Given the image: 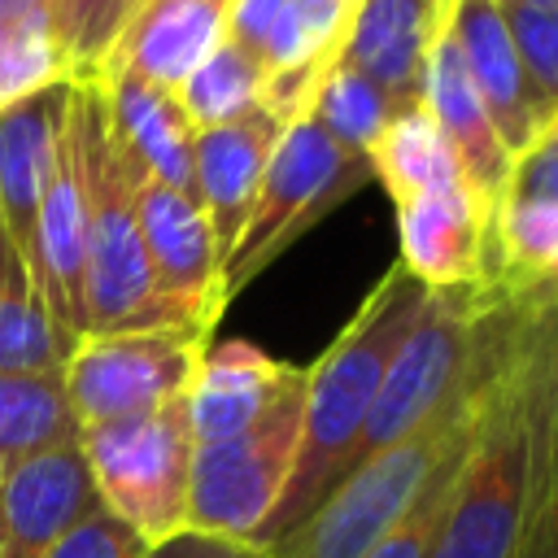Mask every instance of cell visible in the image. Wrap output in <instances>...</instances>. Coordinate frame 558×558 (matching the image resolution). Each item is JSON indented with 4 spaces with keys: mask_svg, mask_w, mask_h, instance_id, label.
Segmentation results:
<instances>
[{
    "mask_svg": "<svg viewBox=\"0 0 558 558\" xmlns=\"http://www.w3.org/2000/svg\"><path fill=\"white\" fill-rule=\"evenodd\" d=\"M78 445L100 506L118 514L140 541L157 545L187 527V488L196 453L187 392L157 410L83 427Z\"/></svg>",
    "mask_w": 558,
    "mask_h": 558,
    "instance_id": "obj_6",
    "label": "cell"
},
{
    "mask_svg": "<svg viewBox=\"0 0 558 558\" xmlns=\"http://www.w3.org/2000/svg\"><path fill=\"white\" fill-rule=\"evenodd\" d=\"M371 174L384 183V192L401 205L405 196L449 179V174H462L440 126L432 122L427 105L414 100V105H401L392 113V122L384 126V135L375 140L371 148Z\"/></svg>",
    "mask_w": 558,
    "mask_h": 558,
    "instance_id": "obj_22",
    "label": "cell"
},
{
    "mask_svg": "<svg viewBox=\"0 0 558 558\" xmlns=\"http://www.w3.org/2000/svg\"><path fill=\"white\" fill-rule=\"evenodd\" d=\"M52 83H74L70 65L52 39L48 22H26V26H0V109L13 100L52 87Z\"/></svg>",
    "mask_w": 558,
    "mask_h": 558,
    "instance_id": "obj_28",
    "label": "cell"
},
{
    "mask_svg": "<svg viewBox=\"0 0 558 558\" xmlns=\"http://www.w3.org/2000/svg\"><path fill=\"white\" fill-rule=\"evenodd\" d=\"M248 545H235V541H222V536H205V532H174L170 541H157L148 545L144 558H240Z\"/></svg>",
    "mask_w": 558,
    "mask_h": 558,
    "instance_id": "obj_30",
    "label": "cell"
},
{
    "mask_svg": "<svg viewBox=\"0 0 558 558\" xmlns=\"http://www.w3.org/2000/svg\"><path fill=\"white\" fill-rule=\"evenodd\" d=\"M480 405H484V401H480ZM475 418H480V414H475ZM471 432H475V423H471ZM471 432L436 462V471L427 475V484L418 488V497L410 501V510H405L362 558H432L436 536H440V523H445L449 501H453V484H458V471H462Z\"/></svg>",
    "mask_w": 558,
    "mask_h": 558,
    "instance_id": "obj_26",
    "label": "cell"
},
{
    "mask_svg": "<svg viewBox=\"0 0 558 558\" xmlns=\"http://www.w3.org/2000/svg\"><path fill=\"white\" fill-rule=\"evenodd\" d=\"M397 109H401V105H397L384 87H375L362 70H353V65L340 61V57L327 65V74L318 78V87H314V96H310V105H305V113H310L340 148L362 153L366 161H371V148H375V140L384 135V126L392 122Z\"/></svg>",
    "mask_w": 558,
    "mask_h": 558,
    "instance_id": "obj_23",
    "label": "cell"
},
{
    "mask_svg": "<svg viewBox=\"0 0 558 558\" xmlns=\"http://www.w3.org/2000/svg\"><path fill=\"white\" fill-rule=\"evenodd\" d=\"M65 131L74 148L78 201H83V240H87V336L174 327L166 323L135 214V166L118 148L105 113L100 78L70 83Z\"/></svg>",
    "mask_w": 558,
    "mask_h": 558,
    "instance_id": "obj_4",
    "label": "cell"
},
{
    "mask_svg": "<svg viewBox=\"0 0 558 558\" xmlns=\"http://www.w3.org/2000/svg\"><path fill=\"white\" fill-rule=\"evenodd\" d=\"M514 323H519V305L501 292V314H497V327H493V340H488V353H484L475 379L436 418H427L397 445H388L375 458H366L362 466H353L318 501V510L301 527H292L283 541H275L266 554L270 558H362L410 510V501L418 497V488L427 484L436 462L471 432L484 388L514 336Z\"/></svg>",
    "mask_w": 558,
    "mask_h": 558,
    "instance_id": "obj_3",
    "label": "cell"
},
{
    "mask_svg": "<svg viewBox=\"0 0 558 558\" xmlns=\"http://www.w3.org/2000/svg\"><path fill=\"white\" fill-rule=\"evenodd\" d=\"M209 349L205 331L192 327H140L83 336L61 362L65 397L78 427L131 418L183 397Z\"/></svg>",
    "mask_w": 558,
    "mask_h": 558,
    "instance_id": "obj_8",
    "label": "cell"
},
{
    "mask_svg": "<svg viewBox=\"0 0 558 558\" xmlns=\"http://www.w3.org/2000/svg\"><path fill=\"white\" fill-rule=\"evenodd\" d=\"M519 558H558V475L549 480V488H545V497L527 523Z\"/></svg>",
    "mask_w": 558,
    "mask_h": 558,
    "instance_id": "obj_31",
    "label": "cell"
},
{
    "mask_svg": "<svg viewBox=\"0 0 558 558\" xmlns=\"http://www.w3.org/2000/svg\"><path fill=\"white\" fill-rule=\"evenodd\" d=\"M83 436L61 366L57 371H0V480L22 462L74 445Z\"/></svg>",
    "mask_w": 558,
    "mask_h": 558,
    "instance_id": "obj_20",
    "label": "cell"
},
{
    "mask_svg": "<svg viewBox=\"0 0 558 558\" xmlns=\"http://www.w3.org/2000/svg\"><path fill=\"white\" fill-rule=\"evenodd\" d=\"M506 31L514 39L523 78L536 100L541 131L558 118V9L545 4H501Z\"/></svg>",
    "mask_w": 558,
    "mask_h": 558,
    "instance_id": "obj_27",
    "label": "cell"
},
{
    "mask_svg": "<svg viewBox=\"0 0 558 558\" xmlns=\"http://www.w3.org/2000/svg\"><path fill=\"white\" fill-rule=\"evenodd\" d=\"M240 558H270V554H266V549H253V545H248V549H244Z\"/></svg>",
    "mask_w": 558,
    "mask_h": 558,
    "instance_id": "obj_34",
    "label": "cell"
},
{
    "mask_svg": "<svg viewBox=\"0 0 558 558\" xmlns=\"http://www.w3.org/2000/svg\"><path fill=\"white\" fill-rule=\"evenodd\" d=\"M100 506L83 445L48 449L0 480V558H48Z\"/></svg>",
    "mask_w": 558,
    "mask_h": 558,
    "instance_id": "obj_12",
    "label": "cell"
},
{
    "mask_svg": "<svg viewBox=\"0 0 558 558\" xmlns=\"http://www.w3.org/2000/svg\"><path fill=\"white\" fill-rule=\"evenodd\" d=\"M52 39L70 65V78H100L113 44L122 39L140 0H44Z\"/></svg>",
    "mask_w": 558,
    "mask_h": 558,
    "instance_id": "obj_25",
    "label": "cell"
},
{
    "mask_svg": "<svg viewBox=\"0 0 558 558\" xmlns=\"http://www.w3.org/2000/svg\"><path fill=\"white\" fill-rule=\"evenodd\" d=\"M288 118H279L266 100L222 126H205L196 131V144H192V187H196V201L209 218V231H214V248H218V262L231 257L248 214H253V201H257V187H262V174H266V161L283 135Z\"/></svg>",
    "mask_w": 558,
    "mask_h": 558,
    "instance_id": "obj_11",
    "label": "cell"
},
{
    "mask_svg": "<svg viewBox=\"0 0 558 558\" xmlns=\"http://www.w3.org/2000/svg\"><path fill=\"white\" fill-rule=\"evenodd\" d=\"M174 96H179V105H183V113H187V122L196 131L222 126V122H231V118H240V113L262 105L266 65L253 52H244L240 44L218 39L214 52L183 78V87Z\"/></svg>",
    "mask_w": 558,
    "mask_h": 558,
    "instance_id": "obj_24",
    "label": "cell"
},
{
    "mask_svg": "<svg viewBox=\"0 0 558 558\" xmlns=\"http://www.w3.org/2000/svg\"><path fill=\"white\" fill-rule=\"evenodd\" d=\"M371 179H375L371 161L362 153L340 148L310 113L288 118L266 161L253 214L231 257L222 262V305H231L270 262H279L296 240H305L327 214H336Z\"/></svg>",
    "mask_w": 558,
    "mask_h": 558,
    "instance_id": "obj_5",
    "label": "cell"
},
{
    "mask_svg": "<svg viewBox=\"0 0 558 558\" xmlns=\"http://www.w3.org/2000/svg\"><path fill=\"white\" fill-rule=\"evenodd\" d=\"M497 4H545V9H558V0H497Z\"/></svg>",
    "mask_w": 558,
    "mask_h": 558,
    "instance_id": "obj_33",
    "label": "cell"
},
{
    "mask_svg": "<svg viewBox=\"0 0 558 558\" xmlns=\"http://www.w3.org/2000/svg\"><path fill=\"white\" fill-rule=\"evenodd\" d=\"M301 366L266 357L257 344L244 340H222L209 344L196 379L187 388V418H192V440L214 445L227 440L244 427H253L292 384Z\"/></svg>",
    "mask_w": 558,
    "mask_h": 558,
    "instance_id": "obj_16",
    "label": "cell"
},
{
    "mask_svg": "<svg viewBox=\"0 0 558 558\" xmlns=\"http://www.w3.org/2000/svg\"><path fill=\"white\" fill-rule=\"evenodd\" d=\"M135 214H140L153 296L166 323L209 336L227 305H222V262L201 201L135 170Z\"/></svg>",
    "mask_w": 558,
    "mask_h": 558,
    "instance_id": "obj_9",
    "label": "cell"
},
{
    "mask_svg": "<svg viewBox=\"0 0 558 558\" xmlns=\"http://www.w3.org/2000/svg\"><path fill=\"white\" fill-rule=\"evenodd\" d=\"M449 31H453L462 61L471 70V83L493 118V131L514 161L541 135V118H536V100L523 78L514 39L506 31L501 4L497 0H449Z\"/></svg>",
    "mask_w": 558,
    "mask_h": 558,
    "instance_id": "obj_15",
    "label": "cell"
},
{
    "mask_svg": "<svg viewBox=\"0 0 558 558\" xmlns=\"http://www.w3.org/2000/svg\"><path fill=\"white\" fill-rule=\"evenodd\" d=\"M418 100L427 105L432 122L440 126L462 179L480 192L484 205H497L501 196V183L510 174V153L506 144L497 140L493 131V118L471 83V70L462 61V48L449 31V13L427 48V61H423V87H418Z\"/></svg>",
    "mask_w": 558,
    "mask_h": 558,
    "instance_id": "obj_13",
    "label": "cell"
},
{
    "mask_svg": "<svg viewBox=\"0 0 558 558\" xmlns=\"http://www.w3.org/2000/svg\"><path fill=\"white\" fill-rule=\"evenodd\" d=\"M427 305V288L392 262L384 279L371 288L362 310L349 318V327L331 340V349L305 366V397H301V445L292 480L253 536V549H270L292 527H301L318 501L340 484L349 445L362 432V418L401 349V340L414 331L418 314Z\"/></svg>",
    "mask_w": 558,
    "mask_h": 558,
    "instance_id": "obj_2",
    "label": "cell"
},
{
    "mask_svg": "<svg viewBox=\"0 0 558 558\" xmlns=\"http://www.w3.org/2000/svg\"><path fill=\"white\" fill-rule=\"evenodd\" d=\"M65 357L22 248L0 231V371H57Z\"/></svg>",
    "mask_w": 558,
    "mask_h": 558,
    "instance_id": "obj_21",
    "label": "cell"
},
{
    "mask_svg": "<svg viewBox=\"0 0 558 558\" xmlns=\"http://www.w3.org/2000/svg\"><path fill=\"white\" fill-rule=\"evenodd\" d=\"M105 113L118 148L140 174H153L179 192H192V144L196 126L187 122L174 92L131 74V70H105L100 74Z\"/></svg>",
    "mask_w": 558,
    "mask_h": 558,
    "instance_id": "obj_18",
    "label": "cell"
},
{
    "mask_svg": "<svg viewBox=\"0 0 558 558\" xmlns=\"http://www.w3.org/2000/svg\"><path fill=\"white\" fill-rule=\"evenodd\" d=\"M222 22L227 0H140L105 70H131L166 92H179L222 39Z\"/></svg>",
    "mask_w": 558,
    "mask_h": 558,
    "instance_id": "obj_19",
    "label": "cell"
},
{
    "mask_svg": "<svg viewBox=\"0 0 558 558\" xmlns=\"http://www.w3.org/2000/svg\"><path fill=\"white\" fill-rule=\"evenodd\" d=\"M301 397L305 366L296 384L244 432L196 445L192 453V488H187V527L205 536H222L235 545H253L270 510L279 506L301 445Z\"/></svg>",
    "mask_w": 558,
    "mask_h": 558,
    "instance_id": "obj_7",
    "label": "cell"
},
{
    "mask_svg": "<svg viewBox=\"0 0 558 558\" xmlns=\"http://www.w3.org/2000/svg\"><path fill=\"white\" fill-rule=\"evenodd\" d=\"M449 13V0H357L340 61L362 70L397 105H414L427 48Z\"/></svg>",
    "mask_w": 558,
    "mask_h": 558,
    "instance_id": "obj_17",
    "label": "cell"
},
{
    "mask_svg": "<svg viewBox=\"0 0 558 558\" xmlns=\"http://www.w3.org/2000/svg\"><path fill=\"white\" fill-rule=\"evenodd\" d=\"M401 266L423 288H484L497 279L493 253V205L449 174L397 205Z\"/></svg>",
    "mask_w": 558,
    "mask_h": 558,
    "instance_id": "obj_10",
    "label": "cell"
},
{
    "mask_svg": "<svg viewBox=\"0 0 558 558\" xmlns=\"http://www.w3.org/2000/svg\"><path fill=\"white\" fill-rule=\"evenodd\" d=\"M545 471H549V480L558 475V379H554V427H549V453H545ZM549 480H545V488H549Z\"/></svg>",
    "mask_w": 558,
    "mask_h": 558,
    "instance_id": "obj_32",
    "label": "cell"
},
{
    "mask_svg": "<svg viewBox=\"0 0 558 558\" xmlns=\"http://www.w3.org/2000/svg\"><path fill=\"white\" fill-rule=\"evenodd\" d=\"M510 301L519 305V323L484 388L432 558H519L527 523L545 497L558 379V301Z\"/></svg>",
    "mask_w": 558,
    "mask_h": 558,
    "instance_id": "obj_1",
    "label": "cell"
},
{
    "mask_svg": "<svg viewBox=\"0 0 558 558\" xmlns=\"http://www.w3.org/2000/svg\"><path fill=\"white\" fill-rule=\"evenodd\" d=\"M70 83L39 87L0 109V231L31 253L39 201L52 174V157L65 131Z\"/></svg>",
    "mask_w": 558,
    "mask_h": 558,
    "instance_id": "obj_14",
    "label": "cell"
},
{
    "mask_svg": "<svg viewBox=\"0 0 558 558\" xmlns=\"http://www.w3.org/2000/svg\"><path fill=\"white\" fill-rule=\"evenodd\" d=\"M148 541H140L118 514H109L105 506H96L87 519H78L48 558H144Z\"/></svg>",
    "mask_w": 558,
    "mask_h": 558,
    "instance_id": "obj_29",
    "label": "cell"
}]
</instances>
